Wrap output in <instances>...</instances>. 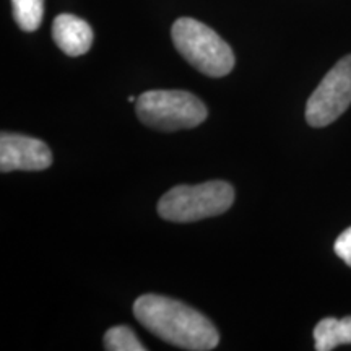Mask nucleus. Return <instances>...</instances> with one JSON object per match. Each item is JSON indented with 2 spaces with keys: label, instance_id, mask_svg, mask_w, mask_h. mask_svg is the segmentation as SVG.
I'll list each match as a JSON object with an SVG mask.
<instances>
[{
  "label": "nucleus",
  "instance_id": "nucleus-6",
  "mask_svg": "<svg viewBox=\"0 0 351 351\" xmlns=\"http://www.w3.org/2000/svg\"><path fill=\"white\" fill-rule=\"evenodd\" d=\"M52 165V153L41 140L20 134L0 135V171H43Z\"/></svg>",
  "mask_w": 351,
  "mask_h": 351
},
{
  "label": "nucleus",
  "instance_id": "nucleus-12",
  "mask_svg": "<svg viewBox=\"0 0 351 351\" xmlns=\"http://www.w3.org/2000/svg\"><path fill=\"white\" fill-rule=\"evenodd\" d=\"M129 103H135V96H129Z\"/></svg>",
  "mask_w": 351,
  "mask_h": 351
},
{
  "label": "nucleus",
  "instance_id": "nucleus-1",
  "mask_svg": "<svg viewBox=\"0 0 351 351\" xmlns=\"http://www.w3.org/2000/svg\"><path fill=\"white\" fill-rule=\"evenodd\" d=\"M134 314L147 330L178 348L208 351L217 348L219 341L217 328L204 314L173 298L140 296Z\"/></svg>",
  "mask_w": 351,
  "mask_h": 351
},
{
  "label": "nucleus",
  "instance_id": "nucleus-7",
  "mask_svg": "<svg viewBox=\"0 0 351 351\" xmlns=\"http://www.w3.org/2000/svg\"><path fill=\"white\" fill-rule=\"evenodd\" d=\"M52 38L59 49L70 57L86 54L93 44V29L85 20L62 13L52 23Z\"/></svg>",
  "mask_w": 351,
  "mask_h": 351
},
{
  "label": "nucleus",
  "instance_id": "nucleus-4",
  "mask_svg": "<svg viewBox=\"0 0 351 351\" xmlns=\"http://www.w3.org/2000/svg\"><path fill=\"white\" fill-rule=\"evenodd\" d=\"M207 114L205 104L189 91L152 90L137 98L138 119L158 130L192 129L207 119Z\"/></svg>",
  "mask_w": 351,
  "mask_h": 351
},
{
  "label": "nucleus",
  "instance_id": "nucleus-8",
  "mask_svg": "<svg viewBox=\"0 0 351 351\" xmlns=\"http://www.w3.org/2000/svg\"><path fill=\"white\" fill-rule=\"evenodd\" d=\"M315 350L330 351L339 345L351 343V317L322 319L314 328Z\"/></svg>",
  "mask_w": 351,
  "mask_h": 351
},
{
  "label": "nucleus",
  "instance_id": "nucleus-3",
  "mask_svg": "<svg viewBox=\"0 0 351 351\" xmlns=\"http://www.w3.org/2000/svg\"><path fill=\"white\" fill-rule=\"evenodd\" d=\"M234 202V189L225 181L176 186L158 202V213L174 223H192L225 213Z\"/></svg>",
  "mask_w": 351,
  "mask_h": 351
},
{
  "label": "nucleus",
  "instance_id": "nucleus-2",
  "mask_svg": "<svg viewBox=\"0 0 351 351\" xmlns=\"http://www.w3.org/2000/svg\"><path fill=\"white\" fill-rule=\"evenodd\" d=\"M173 43L192 67L208 77H225L234 67V52L212 28L194 19L176 20Z\"/></svg>",
  "mask_w": 351,
  "mask_h": 351
},
{
  "label": "nucleus",
  "instance_id": "nucleus-10",
  "mask_svg": "<svg viewBox=\"0 0 351 351\" xmlns=\"http://www.w3.org/2000/svg\"><path fill=\"white\" fill-rule=\"evenodd\" d=\"M104 348L108 351H145L147 348L140 343L132 328L117 326L109 328L104 335Z\"/></svg>",
  "mask_w": 351,
  "mask_h": 351
},
{
  "label": "nucleus",
  "instance_id": "nucleus-9",
  "mask_svg": "<svg viewBox=\"0 0 351 351\" xmlns=\"http://www.w3.org/2000/svg\"><path fill=\"white\" fill-rule=\"evenodd\" d=\"M13 19L26 33L36 32L43 23L44 0H12Z\"/></svg>",
  "mask_w": 351,
  "mask_h": 351
},
{
  "label": "nucleus",
  "instance_id": "nucleus-11",
  "mask_svg": "<svg viewBox=\"0 0 351 351\" xmlns=\"http://www.w3.org/2000/svg\"><path fill=\"white\" fill-rule=\"evenodd\" d=\"M335 254L343 261L346 265L351 267V228L341 232L335 241Z\"/></svg>",
  "mask_w": 351,
  "mask_h": 351
},
{
  "label": "nucleus",
  "instance_id": "nucleus-5",
  "mask_svg": "<svg viewBox=\"0 0 351 351\" xmlns=\"http://www.w3.org/2000/svg\"><path fill=\"white\" fill-rule=\"evenodd\" d=\"M351 104V54L340 59L324 77L306 104V121L326 127L337 121Z\"/></svg>",
  "mask_w": 351,
  "mask_h": 351
}]
</instances>
